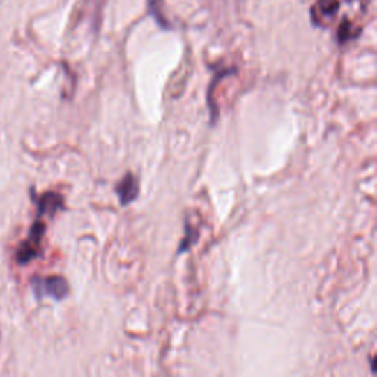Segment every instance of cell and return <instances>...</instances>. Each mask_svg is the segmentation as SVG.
Returning <instances> with one entry per match:
<instances>
[{
	"instance_id": "1",
	"label": "cell",
	"mask_w": 377,
	"mask_h": 377,
	"mask_svg": "<svg viewBox=\"0 0 377 377\" xmlns=\"http://www.w3.org/2000/svg\"><path fill=\"white\" fill-rule=\"evenodd\" d=\"M33 291L38 298L49 296L56 301L67 298L70 292V286L63 277L61 276H49V277H34L31 280Z\"/></svg>"
},
{
	"instance_id": "2",
	"label": "cell",
	"mask_w": 377,
	"mask_h": 377,
	"mask_svg": "<svg viewBox=\"0 0 377 377\" xmlns=\"http://www.w3.org/2000/svg\"><path fill=\"white\" fill-rule=\"evenodd\" d=\"M116 194H118L121 205H128L130 202H133L139 197V181L137 178L132 174L127 173L123 180L115 187Z\"/></svg>"
},
{
	"instance_id": "3",
	"label": "cell",
	"mask_w": 377,
	"mask_h": 377,
	"mask_svg": "<svg viewBox=\"0 0 377 377\" xmlns=\"http://www.w3.org/2000/svg\"><path fill=\"white\" fill-rule=\"evenodd\" d=\"M337 10H339V2L337 0H318L313 8V20L317 25H326V21H332Z\"/></svg>"
},
{
	"instance_id": "4",
	"label": "cell",
	"mask_w": 377,
	"mask_h": 377,
	"mask_svg": "<svg viewBox=\"0 0 377 377\" xmlns=\"http://www.w3.org/2000/svg\"><path fill=\"white\" fill-rule=\"evenodd\" d=\"M38 215H55L63 206L62 197L55 192H47L42 194V198L37 202Z\"/></svg>"
},
{
	"instance_id": "5",
	"label": "cell",
	"mask_w": 377,
	"mask_h": 377,
	"mask_svg": "<svg viewBox=\"0 0 377 377\" xmlns=\"http://www.w3.org/2000/svg\"><path fill=\"white\" fill-rule=\"evenodd\" d=\"M38 248H40V246L34 245L30 240H25L24 243H21V246L18 248V252H17L18 264H27V263L33 261V259L38 255Z\"/></svg>"
},
{
	"instance_id": "6",
	"label": "cell",
	"mask_w": 377,
	"mask_h": 377,
	"mask_svg": "<svg viewBox=\"0 0 377 377\" xmlns=\"http://www.w3.org/2000/svg\"><path fill=\"white\" fill-rule=\"evenodd\" d=\"M199 239V231L197 229H192L189 224L186 226V238L183 239V242L180 243V249L178 254H183L187 249H190V246H193L194 243L198 242Z\"/></svg>"
},
{
	"instance_id": "7",
	"label": "cell",
	"mask_w": 377,
	"mask_h": 377,
	"mask_svg": "<svg viewBox=\"0 0 377 377\" xmlns=\"http://www.w3.org/2000/svg\"><path fill=\"white\" fill-rule=\"evenodd\" d=\"M45 231H46L45 223H42V221H36V223L31 227V230H30V238H29V240L33 242L34 245L40 246V242H42V239L45 236Z\"/></svg>"
},
{
	"instance_id": "8",
	"label": "cell",
	"mask_w": 377,
	"mask_h": 377,
	"mask_svg": "<svg viewBox=\"0 0 377 377\" xmlns=\"http://www.w3.org/2000/svg\"><path fill=\"white\" fill-rule=\"evenodd\" d=\"M161 5H162V0H149V6H151V10H152L153 17L157 18V21L162 25V27H167L168 22H167V20L162 15Z\"/></svg>"
}]
</instances>
